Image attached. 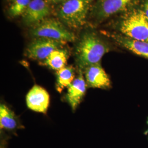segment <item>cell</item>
Wrapping results in <instances>:
<instances>
[{"instance_id":"cell-4","label":"cell","mask_w":148,"mask_h":148,"mask_svg":"<svg viewBox=\"0 0 148 148\" xmlns=\"http://www.w3.org/2000/svg\"><path fill=\"white\" fill-rule=\"evenodd\" d=\"M141 0H96L89 16L97 24H100L113 16H120L138 6Z\"/></svg>"},{"instance_id":"cell-16","label":"cell","mask_w":148,"mask_h":148,"mask_svg":"<svg viewBox=\"0 0 148 148\" xmlns=\"http://www.w3.org/2000/svg\"><path fill=\"white\" fill-rule=\"evenodd\" d=\"M138 6L148 18V0H141Z\"/></svg>"},{"instance_id":"cell-14","label":"cell","mask_w":148,"mask_h":148,"mask_svg":"<svg viewBox=\"0 0 148 148\" xmlns=\"http://www.w3.org/2000/svg\"><path fill=\"white\" fill-rule=\"evenodd\" d=\"M18 122L13 111L3 104L0 106V127L2 130L12 131L16 128Z\"/></svg>"},{"instance_id":"cell-15","label":"cell","mask_w":148,"mask_h":148,"mask_svg":"<svg viewBox=\"0 0 148 148\" xmlns=\"http://www.w3.org/2000/svg\"><path fill=\"white\" fill-rule=\"evenodd\" d=\"M31 0H13L8 9V13L12 17L23 16Z\"/></svg>"},{"instance_id":"cell-9","label":"cell","mask_w":148,"mask_h":148,"mask_svg":"<svg viewBox=\"0 0 148 148\" xmlns=\"http://www.w3.org/2000/svg\"><path fill=\"white\" fill-rule=\"evenodd\" d=\"M83 74L88 87L104 90L111 88L110 79L101 63L87 67L84 70Z\"/></svg>"},{"instance_id":"cell-8","label":"cell","mask_w":148,"mask_h":148,"mask_svg":"<svg viewBox=\"0 0 148 148\" xmlns=\"http://www.w3.org/2000/svg\"><path fill=\"white\" fill-rule=\"evenodd\" d=\"M51 8L45 0H31L23 14V21L27 26L32 27L47 18Z\"/></svg>"},{"instance_id":"cell-1","label":"cell","mask_w":148,"mask_h":148,"mask_svg":"<svg viewBox=\"0 0 148 148\" xmlns=\"http://www.w3.org/2000/svg\"><path fill=\"white\" fill-rule=\"evenodd\" d=\"M113 50L110 42L94 31L85 32L79 38L75 49V59L79 71L101 63L106 53Z\"/></svg>"},{"instance_id":"cell-6","label":"cell","mask_w":148,"mask_h":148,"mask_svg":"<svg viewBox=\"0 0 148 148\" xmlns=\"http://www.w3.org/2000/svg\"><path fill=\"white\" fill-rule=\"evenodd\" d=\"M66 43L46 38H35L26 48L25 55L29 58L43 61L54 51L63 47Z\"/></svg>"},{"instance_id":"cell-7","label":"cell","mask_w":148,"mask_h":148,"mask_svg":"<svg viewBox=\"0 0 148 148\" xmlns=\"http://www.w3.org/2000/svg\"><path fill=\"white\" fill-rule=\"evenodd\" d=\"M101 32L106 37L112 39L121 47L136 55L148 59V42L132 39L117 32L104 31Z\"/></svg>"},{"instance_id":"cell-12","label":"cell","mask_w":148,"mask_h":148,"mask_svg":"<svg viewBox=\"0 0 148 148\" xmlns=\"http://www.w3.org/2000/svg\"><path fill=\"white\" fill-rule=\"evenodd\" d=\"M69 58V52L64 48L54 51L47 58L41 62V65L53 70L58 71L65 66Z\"/></svg>"},{"instance_id":"cell-10","label":"cell","mask_w":148,"mask_h":148,"mask_svg":"<svg viewBox=\"0 0 148 148\" xmlns=\"http://www.w3.org/2000/svg\"><path fill=\"white\" fill-rule=\"evenodd\" d=\"M49 101L50 97L47 90L38 85H34L26 96L27 108L38 112L46 114Z\"/></svg>"},{"instance_id":"cell-5","label":"cell","mask_w":148,"mask_h":148,"mask_svg":"<svg viewBox=\"0 0 148 148\" xmlns=\"http://www.w3.org/2000/svg\"><path fill=\"white\" fill-rule=\"evenodd\" d=\"M30 34L35 38H46L65 43L76 40L73 32L62 21L54 18H47L32 27Z\"/></svg>"},{"instance_id":"cell-3","label":"cell","mask_w":148,"mask_h":148,"mask_svg":"<svg viewBox=\"0 0 148 148\" xmlns=\"http://www.w3.org/2000/svg\"><path fill=\"white\" fill-rule=\"evenodd\" d=\"M95 0H65L59 7V20L69 29H77L86 25Z\"/></svg>"},{"instance_id":"cell-11","label":"cell","mask_w":148,"mask_h":148,"mask_svg":"<svg viewBox=\"0 0 148 148\" xmlns=\"http://www.w3.org/2000/svg\"><path fill=\"white\" fill-rule=\"evenodd\" d=\"M87 86L83 73L79 71L77 77L68 87L67 93L65 96L66 100L73 111L76 109L84 97Z\"/></svg>"},{"instance_id":"cell-17","label":"cell","mask_w":148,"mask_h":148,"mask_svg":"<svg viewBox=\"0 0 148 148\" xmlns=\"http://www.w3.org/2000/svg\"><path fill=\"white\" fill-rule=\"evenodd\" d=\"M51 2L53 3H62L65 0H49Z\"/></svg>"},{"instance_id":"cell-13","label":"cell","mask_w":148,"mask_h":148,"mask_svg":"<svg viewBox=\"0 0 148 148\" xmlns=\"http://www.w3.org/2000/svg\"><path fill=\"white\" fill-rule=\"evenodd\" d=\"M75 76V70L71 65L65 66L57 71L56 89L59 93L66 87H68L73 82Z\"/></svg>"},{"instance_id":"cell-2","label":"cell","mask_w":148,"mask_h":148,"mask_svg":"<svg viewBox=\"0 0 148 148\" xmlns=\"http://www.w3.org/2000/svg\"><path fill=\"white\" fill-rule=\"evenodd\" d=\"M115 27L117 33L122 35L148 42V18L139 6L120 15Z\"/></svg>"}]
</instances>
